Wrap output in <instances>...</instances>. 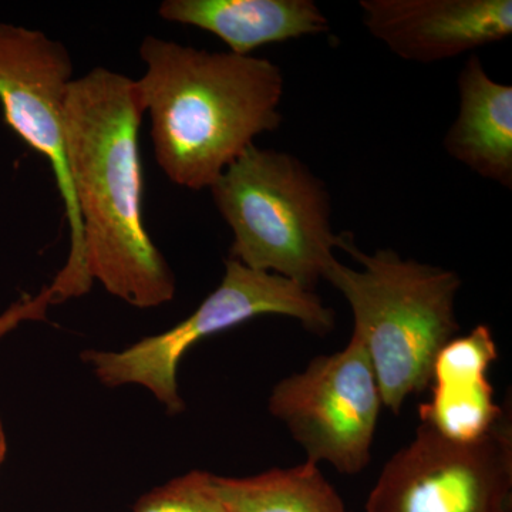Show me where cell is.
<instances>
[{
	"instance_id": "277c9868",
	"label": "cell",
	"mask_w": 512,
	"mask_h": 512,
	"mask_svg": "<svg viewBox=\"0 0 512 512\" xmlns=\"http://www.w3.org/2000/svg\"><path fill=\"white\" fill-rule=\"evenodd\" d=\"M232 232L229 259L315 291L336 261L340 234L328 188L298 157L251 146L210 188Z\"/></svg>"
},
{
	"instance_id": "30bf717a",
	"label": "cell",
	"mask_w": 512,
	"mask_h": 512,
	"mask_svg": "<svg viewBox=\"0 0 512 512\" xmlns=\"http://www.w3.org/2000/svg\"><path fill=\"white\" fill-rule=\"evenodd\" d=\"M497 357V345L487 325L451 339L434 362L433 394L429 402L421 404V424L460 443L484 437L507 412L495 404L488 380V369Z\"/></svg>"
},
{
	"instance_id": "8fae6325",
	"label": "cell",
	"mask_w": 512,
	"mask_h": 512,
	"mask_svg": "<svg viewBox=\"0 0 512 512\" xmlns=\"http://www.w3.org/2000/svg\"><path fill=\"white\" fill-rule=\"evenodd\" d=\"M158 15L212 33L237 56L329 30L328 19L312 0H165Z\"/></svg>"
},
{
	"instance_id": "5bb4252c",
	"label": "cell",
	"mask_w": 512,
	"mask_h": 512,
	"mask_svg": "<svg viewBox=\"0 0 512 512\" xmlns=\"http://www.w3.org/2000/svg\"><path fill=\"white\" fill-rule=\"evenodd\" d=\"M134 512H228L212 474L192 471L138 498Z\"/></svg>"
},
{
	"instance_id": "9c48e42d",
	"label": "cell",
	"mask_w": 512,
	"mask_h": 512,
	"mask_svg": "<svg viewBox=\"0 0 512 512\" xmlns=\"http://www.w3.org/2000/svg\"><path fill=\"white\" fill-rule=\"evenodd\" d=\"M363 25L409 62H443L507 39L511 0H360Z\"/></svg>"
},
{
	"instance_id": "7a4b0ae2",
	"label": "cell",
	"mask_w": 512,
	"mask_h": 512,
	"mask_svg": "<svg viewBox=\"0 0 512 512\" xmlns=\"http://www.w3.org/2000/svg\"><path fill=\"white\" fill-rule=\"evenodd\" d=\"M137 80L158 167L187 190L212 187L255 138L278 130L285 79L255 56L210 52L144 37Z\"/></svg>"
},
{
	"instance_id": "6da1fadb",
	"label": "cell",
	"mask_w": 512,
	"mask_h": 512,
	"mask_svg": "<svg viewBox=\"0 0 512 512\" xmlns=\"http://www.w3.org/2000/svg\"><path fill=\"white\" fill-rule=\"evenodd\" d=\"M137 80L96 67L67 89L64 141L92 281L134 308L173 301L177 285L144 225Z\"/></svg>"
},
{
	"instance_id": "ba28073f",
	"label": "cell",
	"mask_w": 512,
	"mask_h": 512,
	"mask_svg": "<svg viewBox=\"0 0 512 512\" xmlns=\"http://www.w3.org/2000/svg\"><path fill=\"white\" fill-rule=\"evenodd\" d=\"M510 413L471 443L421 424L383 467L366 512H511Z\"/></svg>"
},
{
	"instance_id": "2e32d148",
	"label": "cell",
	"mask_w": 512,
	"mask_h": 512,
	"mask_svg": "<svg viewBox=\"0 0 512 512\" xmlns=\"http://www.w3.org/2000/svg\"><path fill=\"white\" fill-rule=\"evenodd\" d=\"M6 456V437L5 431H3L2 420H0V466H2L3 460Z\"/></svg>"
},
{
	"instance_id": "8992f818",
	"label": "cell",
	"mask_w": 512,
	"mask_h": 512,
	"mask_svg": "<svg viewBox=\"0 0 512 512\" xmlns=\"http://www.w3.org/2000/svg\"><path fill=\"white\" fill-rule=\"evenodd\" d=\"M73 80V59L62 42L37 29L0 23L3 119L52 167L69 224V256L47 286L55 303L86 295L93 285L84 265L82 221L70 183L64 141V101Z\"/></svg>"
},
{
	"instance_id": "9a60e30c",
	"label": "cell",
	"mask_w": 512,
	"mask_h": 512,
	"mask_svg": "<svg viewBox=\"0 0 512 512\" xmlns=\"http://www.w3.org/2000/svg\"><path fill=\"white\" fill-rule=\"evenodd\" d=\"M52 303V295L47 288L37 296H22L19 301L13 303L0 315V338H3L10 330L18 328L20 323L26 322V320L45 319L47 308Z\"/></svg>"
},
{
	"instance_id": "4fadbf2b",
	"label": "cell",
	"mask_w": 512,
	"mask_h": 512,
	"mask_svg": "<svg viewBox=\"0 0 512 512\" xmlns=\"http://www.w3.org/2000/svg\"><path fill=\"white\" fill-rule=\"evenodd\" d=\"M212 483L228 512H346L338 491L308 461L251 477L212 476Z\"/></svg>"
},
{
	"instance_id": "5b68a950",
	"label": "cell",
	"mask_w": 512,
	"mask_h": 512,
	"mask_svg": "<svg viewBox=\"0 0 512 512\" xmlns=\"http://www.w3.org/2000/svg\"><path fill=\"white\" fill-rule=\"evenodd\" d=\"M264 315L298 320L311 332L325 335L335 328V312L315 291L275 274L252 271L234 259L225 261V275L194 312L177 326L137 342L121 352L87 350L83 360L106 386L140 384L168 412H183L177 370L185 353L202 339Z\"/></svg>"
},
{
	"instance_id": "52a82bcc",
	"label": "cell",
	"mask_w": 512,
	"mask_h": 512,
	"mask_svg": "<svg viewBox=\"0 0 512 512\" xmlns=\"http://www.w3.org/2000/svg\"><path fill=\"white\" fill-rule=\"evenodd\" d=\"M268 409L308 463H328L345 476L369 466L383 402L375 370L355 336L339 352L315 357L303 372L276 384Z\"/></svg>"
},
{
	"instance_id": "3957f363",
	"label": "cell",
	"mask_w": 512,
	"mask_h": 512,
	"mask_svg": "<svg viewBox=\"0 0 512 512\" xmlns=\"http://www.w3.org/2000/svg\"><path fill=\"white\" fill-rule=\"evenodd\" d=\"M339 249L362 269L336 259L323 279L352 309V336L369 356L383 407L399 413L410 396L430 386L437 356L456 338L460 276L441 266L404 259L392 249L366 254L348 232L340 234Z\"/></svg>"
},
{
	"instance_id": "7c38bea8",
	"label": "cell",
	"mask_w": 512,
	"mask_h": 512,
	"mask_svg": "<svg viewBox=\"0 0 512 512\" xmlns=\"http://www.w3.org/2000/svg\"><path fill=\"white\" fill-rule=\"evenodd\" d=\"M458 114L444 148L485 180L512 188V87L488 76L477 55L458 74Z\"/></svg>"
}]
</instances>
